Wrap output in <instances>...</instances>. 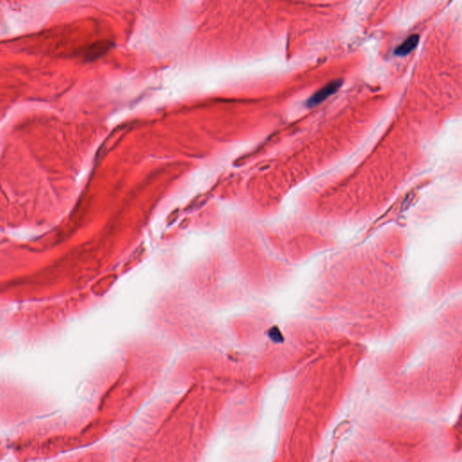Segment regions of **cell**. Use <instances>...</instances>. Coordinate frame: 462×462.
I'll return each instance as SVG.
<instances>
[{
	"label": "cell",
	"instance_id": "1",
	"mask_svg": "<svg viewBox=\"0 0 462 462\" xmlns=\"http://www.w3.org/2000/svg\"><path fill=\"white\" fill-rule=\"evenodd\" d=\"M198 410L188 395L166 392L151 399L111 442L112 462H196Z\"/></svg>",
	"mask_w": 462,
	"mask_h": 462
},
{
	"label": "cell",
	"instance_id": "2",
	"mask_svg": "<svg viewBox=\"0 0 462 462\" xmlns=\"http://www.w3.org/2000/svg\"><path fill=\"white\" fill-rule=\"evenodd\" d=\"M6 462L12 461L6 460ZM28 462H112V445L111 443H101L56 457Z\"/></svg>",
	"mask_w": 462,
	"mask_h": 462
},
{
	"label": "cell",
	"instance_id": "3",
	"mask_svg": "<svg viewBox=\"0 0 462 462\" xmlns=\"http://www.w3.org/2000/svg\"><path fill=\"white\" fill-rule=\"evenodd\" d=\"M341 84H342V81L339 80V79L332 80L331 83H329L328 84H326L323 88H321L320 91H317L316 93H314L308 99L307 106L309 107H315L317 105H319L320 103L323 102L325 99L333 95L336 91L340 89Z\"/></svg>",
	"mask_w": 462,
	"mask_h": 462
},
{
	"label": "cell",
	"instance_id": "4",
	"mask_svg": "<svg viewBox=\"0 0 462 462\" xmlns=\"http://www.w3.org/2000/svg\"><path fill=\"white\" fill-rule=\"evenodd\" d=\"M108 48H110V43L95 44L90 48L89 51H86L85 57L88 59H94L99 56H102Z\"/></svg>",
	"mask_w": 462,
	"mask_h": 462
},
{
	"label": "cell",
	"instance_id": "5",
	"mask_svg": "<svg viewBox=\"0 0 462 462\" xmlns=\"http://www.w3.org/2000/svg\"><path fill=\"white\" fill-rule=\"evenodd\" d=\"M417 40H418V38L416 36L411 37L410 39L408 40V42H406L405 44L403 43V45L399 48V52H402V55H405L408 51H411L412 49H413V46L416 45Z\"/></svg>",
	"mask_w": 462,
	"mask_h": 462
}]
</instances>
